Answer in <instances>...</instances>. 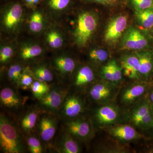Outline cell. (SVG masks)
Listing matches in <instances>:
<instances>
[{"mask_svg": "<svg viewBox=\"0 0 153 153\" xmlns=\"http://www.w3.org/2000/svg\"><path fill=\"white\" fill-rule=\"evenodd\" d=\"M14 51L10 46H6L3 47L0 51V62L1 63L7 62L13 55Z\"/></svg>", "mask_w": 153, "mask_h": 153, "instance_id": "cell-35", "label": "cell"}, {"mask_svg": "<svg viewBox=\"0 0 153 153\" xmlns=\"http://www.w3.org/2000/svg\"><path fill=\"white\" fill-rule=\"evenodd\" d=\"M99 79H96L95 72L92 68L85 65L77 70L73 82V86L76 92L85 94L91 85Z\"/></svg>", "mask_w": 153, "mask_h": 153, "instance_id": "cell-14", "label": "cell"}, {"mask_svg": "<svg viewBox=\"0 0 153 153\" xmlns=\"http://www.w3.org/2000/svg\"><path fill=\"white\" fill-rule=\"evenodd\" d=\"M99 75L100 79L117 85H121L126 81L120 64L115 59L108 60L102 65Z\"/></svg>", "mask_w": 153, "mask_h": 153, "instance_id": "cell-10", "label": "cell"}, {"mask_svg": "<svg viewBox=\"0 0 153 153\" xmlns=\"http://www.w3.org/2000/svg\"><path fill=\"white\" fill-rule=\"evenodd\" d=\"M88 57L93 63L103 65L108 61L109 55L108 52L104 49H94L89 52Z\"/></svg>", "mask_w": 153, "mask_h": 153, "instance_id": "cell-27", "label": "cell"}, {"mask_svg": "<svg viewBox=\"0 0 153 153\" xmlns=\"http://www.w3.org/2000/svg\"><path fill=\"white\" fill-rule=\"evenodd\" d=\"M119 63L125 80V78L127 79L126 81L140 79V61L136 54L123 56L121 58Z\"/></svg>", "mask_w": 153, "mask_h": 153, "instance_id": "cell-16", "label": "cell"}, {"mask_svg": "<svg viewBox=\"0 0 153 153\" xmlns=\"http://www.w3.org/2000/svg\"><path fill=\"white\" fill-rule=\"evenodd\" d=\"M89 116L97 131L117 124L125 123V111L116 101L97 105Z\"/></svg>", "mask_w": 153, "mask_h": 153, "instance_id": "cell-1", "label": "cell"}, {"mask_svg": "<svg viewBox=\"0 0 153 153\" xmlns=\"http://www.w3.org/2000/svg\"><path fill=\"white\" fill-rule=\"evenodd\" d=\"M39 132L41 139L48 142L53 138L56 131L55 119L49 116H44L41 118L39 123Z\"/></svg>", "mask_w": 153, "mask_h": 153, "instance_id": "cell-18", "label": "cell"}, {"mask_svg": "<svg viewBox=\"0 0 153 153\" xmlns=\"http://www.w3.org/2000/svg\"><path fill=\"white\" fill-rule=\"evenodd\" d=\"M126 123L146 136L152 119V107L146 97L126 110Z\"/></svg>", "mask_w": 153, "mask_h": 153, "instance_id": "cell-2", "label": "cell"}, {"mask_svg": "<svg viewBox=\"0 0 153 153\" xmlns=\"http://www.w3.org/2000/svg\"><path fill=\"white\" fill-rule=\"evenodd\" d=\"M128 18L121 15L114 17L108 25L104 40L108 44H114L122 36L127 26Z\"/></svg>", "mask_w": 153, "mask_h": 153, "instance_id": "cell-13", "label": "cell"}, {"mask_svg": "<svg viewBox=\"0 0 153 153\" xmlns=\"http://www.w3.org/2000/svg\"><path fill=\"white\" fill-rule=\"evenodd\" d=\"M97 25V18L92 12L85 11L79 14L73 34L77 46L82 47L87 45L96 31Z\"/></svg>", "mask_w": 153, "mask_h": 153, "instance_id": "cell-6", "label": "cell"}, {"mask_svg": "<svg viewBox=\"0 0 153 153\" xmlns=\"http://www.w3.org/2000/svg\"><path fill=\"white\" fill-rule=\"evenodd\" d=\"M71 0H48V7L55 11H62L70 5Z\"/></svg>", "mask_w": 153, "mask_h": 153, "instance_id": "cell-32", "label": "cell"}, {"mask_svg": "<svg viewBox=\"0 0 153 153\" xmlns=\"http://www.w3.org/2000/svg\"><path fill=\"white\" fill-rule=\"evenodd\" d=\"M88 1L103 4H111L108 0H88Z\"/></svg>", "mask_w": 153, "mask_h": 153, "instance_id": "cell-40", "label": "cell"}, {"mask_svg": "<svg viewBox=\"0 0 153 153\" xmlns=\"http://www.w3.org/2000/svg\"><path fill=\"white\" fill-rule=\"evenodd\" d=\"M105 136L96 145L94 152L99 153H136L134 149L130 145L122 144L118 142L104 131Z\"/></svg>", "mask_w": 153, "mask_h": 153, "instance_id": "cell-12", "label": "cell"}, {"mask_svg": "<svg viewBox=\"0 0 153 153\" xmlns=\"http://www.w3.org/2000/svg\"><path fill=\"white\" fill-rule=\"evenodd\" d=\"M38 118V113L36 111L28 112L22 119L21 128L26 132H29L35 127Z\"/></svg>", "mask_w": 153, "mask_h": 153, "instance_id": "cell-26", "label": "cell"}, {"mask_svg": "<svg viewBox=\"0 0 153 153\" xmlns=\"http://www.w3.org/2000/svg\"><path fill=\"white\" fill-rule=\"evenodd\" d=\"M54 64L57 70L64 74L72 73L76 67L74 60L71 57L66 56H60L55 58Z\"/></svg>", "mask_w": 153, "mask_h": 153, "instance_id": "cell-22", "label": "cell"}, {"mask_svg": "<svg viewBox=\"0 0 153 153\" xmlns=\"http://www.w3.org/2000/svg\"><path fill=\"white\" fill-rule=\"evenodd\" d=\"M44 0H23L24 4L29 8L35 9Z\"/></svg>", "mask_w": 153, "mask_h": 153, "instance_id": "cell-37", "label": "cell"}, {"mask_svg": "<svg viewBox=\"0 0 153 153\" xmlns=\"http://www.w3.org/2000/svg\"><path fill=\"white\" fill-rule=\"evenodd\" d=\"M146 97L152 104L153 105V84L152 82H151Z\"/></svg>", "mask_w": 153, "mask_h": 153, "instance_id": "cell-38", "label": "cell"}, {"mask_svg": "<svg viewBox=\"0 0 153 153\" xmlns=\"http://www.w3.org/2000/svg\"><path fill=\"white\" fill-rule=\"evenodd\" d=\"M151 82L143 80L125 81L122 84L115 101L123 109H128L146 95Z\"/></svg>", "mask_w": 153, "mask_h": 153, "instance_id": "cell-3", "label": "cell"}, {"mask_svg": "<svg viewBox=\"0 0 153 153\" xmlns=\"http://www.w3.org/2000/svg\"><path fill=\"white\" fill-rule=\"evenodd\" d=\"M0 146L7 153H19L24 151L22 139L18 131L4 116L0 117Z\"/></svg>", "mask_w": 153, "mask_h": 153, "instance_id": "cell-5", "label": "cell"}, {"mask_svg": "<svg viewBox=\"0 0 153 153\" xmlns=\"http://www.w3.org/2000/svg\"><path fill=\"white\" fill-rule=\"evenodd\" d=\"M136 16L143 27L149 29L153 27V8L136 11Z\"/></svg>", "mask_w": 153, "mask_h": 153, "instance_id": "cell-25", "label": "cell"}, {"mask_svg": "<svg viewBox=\"0 0 153 153\" xmlns=\"http://www.w3.org/2000/svg\"><path fill=\"white\" fill-rule=\"evenodd\" d=\"M145 36L136 28L130 27L126 31L122 39V45L127 50H141L147 45Z\"/></svg>", "mask_w": 153, "mask_h": 153, "instance_id": "cell-15", "label": "cell"}, {"mask_svg": "<svg viewBox=\"0 0 153 153\" xmlns=\"http://www.w3.org/2000/svg\"><path fill=\"white\" fill-rule=\"evenodd\" d=\"M80 143L82 142L66 131V133L63 134L60 138L58 145V149L61 153H81L82 148Z\"/></svg>", "mask_w": 153, "mask_h": 153, "instance_id": "cell-19", "label": "cell"}, {"mask_svg": "<svg viewBox=\"0 0 153 153\" xmlns=\"http://www.w3.org/2000/svg\"><path fill=\"white\" fill-rule=\"evenodd\" d=\"M33 82V77L30 74L24 73L22 74L19 81V84L24 88L31 87Z\"/></svg>", "mask_w": 153, "mask_h": 153, "instance_id": "cell-36", "label": "cell"}, {"mask_svg": "<svg viewBox=\"0 0 153 153\" xmlns=\"http://www.w3.org/2000/svg\"><path fill=\"white\" fill-rule=\"evenodd\" d=\"M24 10L20 3H11L6 7L3 17L2 25L8 31H14L21 24Z\"/></svg>", "mask_w": 153, "mask_h": 153, "instance_id": "cell-11", "label": "cell"}, {"mask_svg": "<svg viewBox=\"0 0 153 153\" xmlns=\"http://www.w3.org/2000/svg\"><path fill=\"white\" fill-rule=\"evenodd\" d=\"M83 94L76 92L75 94L68 95L65 99L62 109L64 116L71 120L85 115L88 109L86 102L88 99L87 97H83Z\"/></svg>", "mask_w": 153, "mask_h": 153, "instance_id": "cell-9", "label": "cell"}, {"mask_svg": "<svg viewBox=\"0 0 153 153\" xmlns=\"http://www.w3.org/2000/svg\"><path fill=\"white\" fill-rule=\"evenodd\" d=\"M121 85L100 78L91 85L85 94L88 101L95 106L101 105L115 101Z\"/></svg>", "mask_w": 153, "mask_h": 153, "instance_id": "cell-4", "label": "cell"}, {"mask_svg": "<svg viewBox=\"0 0 153 153\" xmlns=\"http://www.w3.org/2000/svg\"><path fill=\"white\" fill-rule=\"evenodd\" d=\"M136 55L139 60L140 79L147 82H151L149 77L153 71V57L147 52H138Z\"/></svg>", "mask_w": 153, "mask_h": 153, "instance_id": "cell-20", "label": "cell"}, {"mask_svg": "<svg viewBox=\"0 0 153 153\" xmlns=\"http://www.w3.org/2000/svg\"><path fill=\"white\" fill-rule=\"evenodd\" d=\"M42 48L37 44L27 45L21 49L20 55L24 60H28L38 57L42 53Z\"/></svg>", "mask_w": 153, "mask_h": 153, "instance_id": "cell-24", "label": "cell"}, {"mask_svg": "<svg viewBox=\"0 0 153 153\" xmlns=\"http://www.w3.org/2000/svg\"><path fill=\"white\" fill-rule=\"evenodd\" d=\"M34 76L38 81L43 82H50L53 79L51 71L44 66H40L34 70Z\"/></svg>", "mask_w": 153, "mask_h": 153, "instance_id": "cell-29", "label": "cell"}, {"mask_svg": "<svg viewBox=\"0 0 153 153\" xmlns=\"http://www.w3.org/2000/svg\"><path fill=\"white\" fill-rule=\"evenodd\" d=\"M66 126V131L83 143L93 140L97 131L89 116L85 115L70 120Z\"/></svg>", "mask_w": 153, "mask_h": 153, "instance_id": "cell-7", "label": "cell"}, {"mask_svg": "<svg viewBox=\"0 0 153 153\" xmlns=\"http://www.w3.org/2000/svg\"><path fill=\"white\" fill-rule=\"evenodd\" d=\"M102 131L118 142L123 145L130 146L131 144H137L148 138L133 126L126 123L117 124Z\"/></svg>", "mask_w": 153, "mask_h": 153, "instance_id": "cell-8", "label": "cell"}, {"mask_svg": "<svg viewBox=\"0 0 153 153\" xmlns=\"http://www.w3.org/2000/svg\"><path fill=\"white\" fill-rule=\"evenodd\" d=\"M64 97L62 91L57 88H53L40 98V105L44 109L56 111L63 103Z\"/></svg>", "mask_w": 153, "mask_h": 153, "instance_id": "cell-17", "label": "cell"}, {"mask_svg": "<svg viewBox=\"0 0 153 153\" xmlns=\"http://www.w3.org/2000/svg\"><path fill=\"white\" fill-rule=\"evenodd\" d=\"M33 95L36 98H41L49 91V87L45 82L36 80L31 86Z\"/></svg>", "mask_w": 153, "mask_h": 153, "instance_id": "cell-30", "label": "cell"}, {"mask_svg": "<svg viewBox=\"0 0 153 153\" xmlns=\"http://www.w3.org/2000/svg\"><path fill=\"white\" fill-rule=\"evenodd\" d=\"M1 105L6 108L16 109L21 104V100L15 91L10 88H3L0 92Z\"/></svg>", "mask_w": 153, "mask_h": 153, "instance_id": "cell-21", "label": "cell"}, {"mask_svg": "<svg viewBox=\"0 0 153 153\" xmlns=\"http://www.w3.org/2000/svg\"><path fill=\"white\" fill-rule=\"evenodd\" d=\"M136 11L153 8V0H131Z\"/></svg>", "mask_w": 153, "mask_h": 153, "instance_id": "cell-33", "label": "cell"}, {"mask_svg": "<svg viewBox=\"0 0 153 153\" xmlns=\"http://www.w3.org/2000/svg\"><path fill=\"white\" fill-rule=\"evenodd\" d=\"M23 68L22 66L19 64L12 65L8 71V76L9 79L16 83H19L22 76Z\"/></svg>", "mask_w": 153, "mask_h": 153, "instance_id": "cell-31", "label": "cell"}, {"mask_svg": "<svg viewBox=\"0 0 153 153\" xmlns=\"http://www.w3.org/2000/svg\"><path fill=\"white\" fill-rule=\"evenodd\" d=\"M46 38L48 45L52 49H58L63 46V38L60 33L56 30H52L49 32L47 34Z\"/></svg>", "mask_w": 153, "mask_h": 153, "instance_id": "cell-28", "label": "cell"}, {"mask_svg": "<svg viewBox=\"0 0 153 153\" xmlns=\"http://www.w3.org/2000/svg\"><path fill=\"white\" fill-rule=\"evenodd\" d=\"M110 2L111 4L112 3L115 2L117 1L118 0H108Z\"/></svg>", "mask_w": 153, "mask_h": 153, "instance_id": "cell-41", "label": "cell"}, {"mask_svg": "<svg viewBox=\"0 0 153 153\" xmlns=\"http://www.w3.org/2000/svg\"><path fill=\"white\" fill-rule=\"evenodd\" d=\"M152 119L150 128L149 129L147 134H149L150 135L153 136V105H152Z\"/></svg>", "mask_w": 153, "mask_h": 153, "instance_id": "cell-39", "label": "cell"}, {"mask_svg": "<svg viewBox=\"0 0 153 153\" xmlns=\"http://www.w3.org/2000/svg\"><path fill=\"white\" fill-rule=\"evenodd\" d=\"M44 17L39 11L34 12L30 16L29 21V28L32 32L39 33L44 28Z\"/></svg>", "mask_w": 153, "mask_h": 153, "instance_id": "cell-23", "label": "cell"}, {"mask_svg": "<svg viewBox=\"0 0 153 153\" xmlns=\"http://www.w3.org/2000/svg\"><path fill=\"white\" fill-rule=\"evenodd\" d=\"M27 142L31 153H41L43 152L41 142L37 138L34 137H30L28 138Z\"/></svg>", "mask_w": 153, "mask_h": 153, "instance_id": "cell-34", "label": "cell"}]
</instances>
